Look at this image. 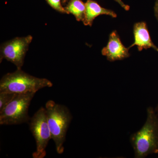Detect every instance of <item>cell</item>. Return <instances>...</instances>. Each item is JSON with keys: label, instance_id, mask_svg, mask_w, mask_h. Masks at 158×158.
Returning a JSON list of instances; mask_svg holds the SVG:
<instances>
[{"label": "cell", "instance_id": "obj_1", "mask_svg": "<svg viewBox=\"0 0 158 158\" xmlns=\"http://www.w3.org/2000/svg\"><path fill=\"white\" fill-rule=\"evenodd\" d=\"M146 121L141 130L130 137L135 158L158 154V115L152 107L147 109Z\"/></svg>", "mask_w": 158, "mask_h": 158}, {"label": "cell", "instance_id": "obj_2", "mask_svg": "<svg viewBox=\"0 0 158 158\" xmlns=\"http://www.w3.org/2000/svg\"><path fill=\"white\" fill-rule=\"evenodd\" d=\"M48 122L52 139L59 154L64 152V143L72 116L67 107L49 100L45 104Z\"/></svg>", "mask_w": 158, "mask_h": 158}, {"label": "cell", "instance_id": "obj_3", "mask_svg": "<svg viewBox=\"0 0 158 158\" xmlns=\"http://www.w3.org/2000/svg\"><path fill=\"white\" fill-rule=\"evenodd\" d=\"M53 86L52 82L46 78L31 76L17 69L14 72L4 75L0 81V92L21 94L34 92Z\"/></svg>", "mask_w": 158, "mask_h": 158}, {"label": "cell", "instance_id": "obj_4", "mask_svg": "<svg viewBox=\"0 0 158 158\" xmlns=\"http://www.w3.org/2000/svg\"><path fill=\"white\" fill-rule=\"evenodd\" d=\"M35 93L16 94L12 101L0 111V124H20L30 120L29 108Z\"/></svg>", "mask_w": 158, "mask_h": 158}, {"label": "cell", "instance_id": "obj_5", "mask_svg": "<svg viewBox=\"0 0 158 158\" xmlns=\"http://www.w3.org/2000/svg\"><path fill=\"white\" fill-rule=\"evenodd\" d=\"M30 128L36 143V149L32 155L33 157H45L46 149L49 141L52 139L45 108H40L31 118Z\"/></svg>", "mask_w": 158, "mask_h": 158}, {"label": "cell", "instance_id": "obj_6", "mask_svg": "<svg viewBox=\"0 0 158 158\" xmlns=\"http://www.w3.org/2000/svg\"><path fill=\"white\" fill-rule=\"evenodd\" d=\"M33 40L31 35L15 37L3 44L1 47V62L3 59L13 63L17 69H21L29 45Z\"/></svg>", "mask_w": 158, "mask_h": 158}, {"label": "cell", "instance_id": "obj_7", "mask_svg": "<svg viewBox=\"0 0 158 158\" xmlns=\"http://www.w3.org/2000/svg\"><path fill=\"white\" fill-rule=\"evenodd\" d=\"M129 49L123 45L117 32L115 31L110 34L107 45L102 49V53L109 61L113 62L129 57Z\"/></svg>", "mask_w": 158, "mask_h": 158}, {"label": "cell", "instance_id": "obj_8", "mask_svg": "<svg viewBox=\"0 0 158 158\" xmlns=\"http://www.w3.org/2000/svg\"><path fill=\"white\" fill-rule=\"evenodd\" d=\"M134 34L135 41L129 47V48L136 45L138 46L139 51H142L144 49L152 48L158 52V48L152 40L146 23L142 22L135 23L134 26Z\"/></svg>", "mask_w": 158, "mask_h": 158}, {"label": "cell", "instance_id": "obj_9", "mask_svg": "<svg viewBox=\"0 0 158 158\" xmlns=\"http://www.w3.org/2000/svg\"><path fill=\"white\" fill-rule=\"evenodd\" d=\"M85 5V16L83 21L85 26H92L93 21L99 15H106L113 18L117 17V15L114 11L103 8L93 0H87Z\"/></svg>", "mask_w": 158, "mask_h": 158}, {"label": "cell", "instance_id": "obj_10", "mask_svg": "<svg viewBox=\"0 0 158 158\" xmlns=\"http://www.w3.org/2000/svg\"><path fill=\"white\" fill-rule=\"evenodd\" d=\"M65 9L69 14L73 15L78 21L84 20L86 5L81 0H69Z\"/></svg>", "mask_w": 158, "mask_h": 158}, {"label": "cell", "instance_id": "obj_11", "mask_svg": "<svg viewBox=\"0 0 158 158\" xmlns=\"http://www.w3.org/2000/svg\"><path fill=\"white\" fill-rule=\"evenodd\" d=\"M16 95V94L0 92V111L11 102Z\"/></svg>", "mask_w": 158, "mask_h": 158}, {"label": "cell", "instance_id": "obj_12", "mask_svg": "<svg viewBox=\"0 0 158 158\" xmlns=\"http://www.w3.org/2000/svg\"><path fill=\"white\" fill-rule=\"evenodd\" d=\"M46 1L50 6L56 11H59L60 13L69 14L65 8L62 7L61 0H46Z\"/></svg>", "mask_w": 158, "mask_h": 158}, {"label": "cell", "instance_id": "obj_13", "mask_svg": "<svg viewBox=\"0 0 158 158\" xmlns=\"http://www.w3.org/2000/svg\"><path fill=\"white\" fill-rule=\"evenodd\" d=\"M114 1H115L116 2L118 3L123 9H125V10H126V11H128V10H129L130 6L124 4L122 0H114Z\"/></svg>", "mask_w": 158, "mask_h": 158}, {"label": "cell", "instance_id": "obj_14", "mask_svg": "<svg viewBox=\"0 0 158 158\" xmlns=\"http://www.w3.org/2000/svg\"><path fill=\"white\" fill-rule=\"evenodd\" d=\"M154 13L156 18L158 22V0L156 1L155 5L154 6Z\"/></svg>", "mask_w": 158, "mask_h": 158}, {"label": "cell", "instance_id": "obj_15", "mask_svg": "<svg viewBox=\"0 0 158 158\" xmlns=\"http://www.w3.org/2000/svg\"><path fill=\"white\" fill-rule=\"evenodd\" d=\"M155 111L156 113V114L158 115V104L157 106L156 107Z\"/></svg>", "mask_w": 158, "mask_h": 158}, {"label": "cell", "instance_id": "obj_16", "mask_svg": "<svg viewBox=\"0 0 158 158\" xmlns=\"http://www.w3.org/2000/svg\"><path fill=\"white\" fill-rule=\"evenodd\" d=\"M69 0H62V2L63 4H65V3L67 2Z\"/></svg>", "mask_w": 158, "mask_h": 158}]
</instances>
